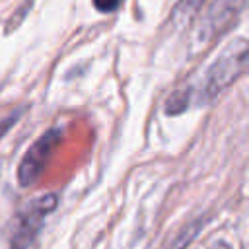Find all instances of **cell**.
Returning a JSON list of instances; mask_svg holds the SVG:
<instances>
[{
    "label": "cell",
    "mask_w": 249,
    "mask_h": 249,
    "mask_svg": "<svg viewBox=\"0 0 249 249\" xmlns=\"http://www.w3.org/2000/svg\"><path fill=\"white\" fill-rule=\"evenodd\" d=\"M60 128H51L31 144V148L25 152L18 167V181L21 187H29L41 177L51 154L60 142Z\"/></svg>",
    "instance_id": "cell-3"
},
{
    "label": "cell",
    "mask_w": 249,
    "mask_h": 249,
    "mask_svg": "<svg viewBox=\"0 0 249 249\" xmlns=\"http://www.w3.org/2000/svg\"><path fill=\"white\" fill-rule=\"evenodd\" d=\"M247 66V41L245 37L233 39L206 68L200 84L195 89H185L189 99L196 103H208L230 88Z\"/></svg>",
    "instance_id": "cell-1"
},
{
    "label": "cell",
    "mask_w": 249,
    "mask_h": 249,
    "mask_svg": "<svg viewBox=\"0 0 249 249\" xmlns=\"http://www.w3.org/2000/svg\"><path fill=\"white\" fill-rule=\"evenodd\" d=\"M121 2L123 0H93V6H95L97 12L107 14V12H115L121 6Z\"/></svg>",
    "instance_id": "cell-7"
},
{
    "label": "cell",
    "mask_w": 249,
    "mask_h": 249,
    "mask_svg": "<svg viewBox=\"0 0 249 249\" xmlns=\"http://www.w3.org/2000/svg\"><path fill=\"white\" fill-rule=\"evenodd\" d=\"M56 195H43L31 200L14 220L10 231V247L12 249H29L43 230L45 218L56 208Z\"/></svg>",
    "instance_id": "cell-2"
},
{
    "label": "cell",
    "mask_w": 249,
    "mask_h": 249,
    "mask_svg": "<svg viewBox=\"0 0 249 249\" xmlns=\"http://www.w3.org/2000/svg\"><path fill=\"white\" fill-rule=\"evenodd\" d=\"M18 117H19L18 113H12V115H8L6 119H2V121H0V138H2V136H6V132L16 124Z\"/></svg>",
    "instance_id": "cell-8"
},
{
    "label": "cell",
    "mask_w": 249,
    "mask_h": 249,
    "mask_svg": "<svg viewBox=\"0 0 249 249\" xmlns=\"http://www.w3.org/2000/svg\"><path fill=\"white\" fill-rule=\"evenodd\" d=\"M198 230H200V222L189 224V226L171 241V249H185V247H189V243L195 239V235L198 233Z\"/></svg>",
    "instance_id": "cell-6"
},
{
    "label": "cell",
    "mask_w": 249,
    "mask_h": 249,
    "mask_svg": "<svg viewBox=\"0 0 249 249\" xmlns=\"http://www.w3.org/2000/svg\"><path fill=\"white\" fill-rule=\"evenodd\" d=\"M204 2H206V0H177V4H175V8H173V14H171L173 21L185 23L187 19H191V18L200 10V6H202Z\"/></svg>",
    "instance_id": "cell-5"
},
{
    "label": "cell",
    "mask_w": 249,
    "mask_h": 249,
    "mask_svg": "<svg viewBox=\"0 0 249 249\" xmlns=\"http://www.w3.org/2000/svg\"><path fill=\"white\" fill-rule=\"evenodd\" d=\"M212 249H230V247H228L226 243H216V245H214Z\"/></svg>",
    "instance_id": "cell-9"
},
{
    "label": "cell",
    "mask_w": 249,
    "mask_h": 249,
    "mask_svg": "<svg viewBox=\"0 0 249 249\" xmlns=\"http://www.w3.org/2000/svg\"><path fill=\"white\" fill-rule=\"evenodd\" d=\"M245 0H212L208 6L204 18L196 25V39L202 43L212 41L216 35H220L239 14Z\"/></svg>",
    "instance_id": "cell-4"
}]
</instances>
